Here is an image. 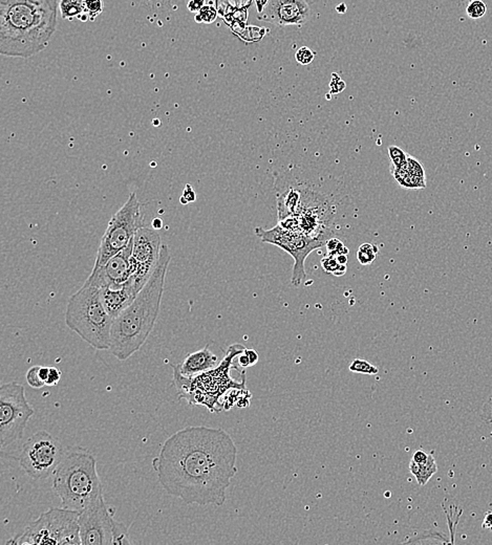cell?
<instances>
[{"instance_id": "obj_1", "label": "cell", "mask_w": 492, "mask_h": 545, "mask_svg": "<svg viewBox=\"0 0 492 545\" xmlns=\"http://www.w3.org/2000/svg\"><path fill=\"white\" fill-rule=\"evenodd\" d=\"M236 459L238 448L224 429L187 427L164 441L153 468L169 495L186 504L223 506Z\"/></svg>"}, {"instance_id": "obj_2", "label": "cell", "mask_w": 492, "mask_h": 545, "mask_svg": "<svg viewBox=\"0 0 492 545\" xmlns=\"http://www.w3.org/2000/svg\"><path fill=\"white\" fill-rule=\"evenodd\" d=\"M57 0H0V52L28 59L50 44L58 19Z\"/></svg>"}, {"instance_id": "obj_3", "label": "cell", "mask_w": 492, "mask_h": 545, "mask_svg": "<svg viewBox=\"0 0 492 545\" xmlns=\"http://www.w3.org/2000/svg\"><path fill=\"white\" fill-rule=\"evenodd\" d=\"M169 262V250L163 245L151 278L133 303L113 320L109 352L118 360L126 361L131 358L151 336L159 317Z\"/></svg>"}, {"instance_id": "obj_4", "label": "cell", "mask_w": 492, "mask_h": 545, "mask_svg": "<svg viewBox=\"0 0 492 545\" xmlns=\"http://www.w3.org/2000/svg\"><path fill=\"white\" fill-rule=\"evenodd\" d=\"M53 489L62 499V508L80 513L103 494L94 455L78 450L64 454L53 474Z\"/></svg>"}, {"instance_id": "obj_5", "label": "cell", "mask_w": 492, "mask_h": 545, "mask_svg": "<svg viewBox=\"0 0 492 545\" xmlns=\"http://www.w3.org/2000/svg\"><path fill=\"white\" fill-rule=\"evenodd\" d=\"M113 322L101 299L100 287L88 277L68 300L66 325L96 350H109Z\"/></svg>"}, {"instance_id": "obj_6", "label": "cell", "mask_w": 492, "mask_h": 545, "mask_svg": "<svg viewBox=\"0 0 492 545\" xmlns=\"http://www.w3.org/2000/svg\"><path fill=\"white\" fill-rule=\"evenodd\" d=\"M246 348L240 344L229 347L226 358L218 367L198 376L187 378L180 372L179 367L173 366V384L179 392V399H185L190 405H204L210 412L218 411L216 405L218 398L230 388L244 389L242 383L232 380L229 376L232 360L240 356Z\"/></svg>"}, {"instance_id": "obj_7", "label": "cell", "mask_w": 492, "mask_h": 545, "mask_svg": "<svg viewBox=\"0 0 492 545\" xmlns=\"http://www.w3.org/2000/svg\"><path fill=\"white\" fill-rule=\"evenodd\" d=\"M79 512L64 508H50L26 526L8 545H79Z\"/></svg>"}, {"instance_id": "obj_8", "label": "cell", "mask_w": 492, "mask_h": 545, "mask_svg": "<svg viewBox=\"0 0 492 545\" xmlns=\"http://www.w3.org/2000/svg\"><path fill=\"white\" fill-rule=\"evenodd\" d=\"M142 228L141 206L135 193L113 214L101 239L95 267H102L111 257L124 250Z\"/></svg>"}, {"instance_id": "obj_9", "label": "cell", "mask_w": 492, "mask_h": 545, "mask_svg": "<svg viewBox=\"0 0 492 545\" xmlns=\"http://www.w3.org/2000/svg\"><path fill=\"white\" fill-rule=\"evenodd\" d=\"M34 409L26 398L24 387L19 383L3 384L0 388V445L9 447L23 437Z\"/></svg>"}, {"instance_id": "obj_10", "label": "cell", "mask_w": 492, "mask_h": 545, "mask_svg": "<svg viewBox=\"0 0 492 545\" xmlns=\"http://www.w3.org/2000/svg\"><path fill=\"white\" fill-rule=\"evenodd\" d=\"M64 454L62 443L50 433L41 430L26 441L18 461L30 477L42 480L54 474Z\"/></svg>"}, {"instance_id": "obj_11", "label": "cell", "mask_w": 492, "mask_h": 545, "mask_svg": "<svg viewBox=\"0 0 492 545\" xmlns=\"http://www.w3.org/2000/svg\"><path fill=\"white\" fill-rule=\"evenodd\" d=\"M256 234L261 237L263 242L279 247L294 258L292 283L295 287H299L305 277V258L309 256L310 253L317 250L325 244V241L308 236L301 231L287 230L279 224L271 230L257 228Z\"/></svg>"}, {"instance_id": "obj_12", "label": "cell", "mask_w": 492, "mask_h": 545, "mask_svg": "<svg viewBox=\"0 0 492 545\" xmlns=\"http://www.w3.org/2000/svg\"><path fill=\"white\" fill-rule=\"evenodd\" d=\"M162 246L161 236L155 229L142 227L135 235L131 254L133 274L129 283L138 293L153 275L159 261Z\"/></svg>"}, {"instance_id": "obj_13", "label": "cell", "mask_w": 492, "mask_h": 545, "mask_svg": "<svg viewBox=\"0 0 492 545\" xmlns=\"http://www.w3.org/2000/svg\"><path fill=\"white\" fill-rule=\"evenodd\" d=\"M81 544H113L115 520L109 513L103 494L79 513Z\"/></svg>"}, {"instance_id": "obj_14", "label": "cell", "mask_w": 492, "mask_h": 545, "mask_svg": "<svg viewBox=\"0 0 492 545\" xmlns=\"http://www.w3.org/2000/svg\"><path fill=\"white\" fill-rule=\"evenodd\" d=\"M133 239L131 244L118 254L111 257L102 267L93 269L90 278L94 280L99 287L120 289L124 287L133 274L131 265Z\"/></svg>"}, {"instance_id": "obj_15", "label": "cell", "mask_w": 492, "mask_h": 545, "mask_svg": "<svg viewBox=\"0 0 492 545\" xmlns=\"http://www.w3.org/2000/svg\"><path fill=\"white\" fill-rule=\"evenodd\" d=\"M311 16L307 0H269L258 20L278 26H303Z\"/></svg>"}, {"instance_id": "obj_16", "label": "cell", "mask_w": 492, "mask_h": 545, "mask_svg": "<svg viewBox=\"0 0 492 545\" xmlns=\"http://www.w3.org/2000/svg\"><path fill=\"white\" fill-rule=\"evenodd\" d=\"M138 291L129 283L120 289L101 287L100 295L107 313L113 320L133 303Z\"/></svg>"}, {"instance_id": "obj_17", "label": "cell", "mask_w": 492, "mask_h": 545, "mask_svg": "<svg viewBox=\"0 0 492 545\" xmlns=\"http://www.w3.org/2000/svg\"><path fill=\"white\" fill-rule=\"evenodd\" d=\"M220 365L218 356L209 350V345H206L202 350L190 354L182 364H179L180 372L184 376L192 378L202 372L214 370Z\"/></svg>"}, {"instance_id": "obj_18", "label": "cell", "mask_w": 492, "mask_h": 545, "mask_svg": "<svg viewBox=\"0 0 492 545\" xmlns=\"http://www.w3.org/2000/svg\"><path fill=\"white\" fill-rule=\"evenodd\" d=\"M303 200V190L299 188H289L277 198L278 220H285L296 216Z\"/></svg>"}, {"instance_id": "obj_19", "label": "cell", "mask_w": 492, "mask_h": 545, "mask_svg": "<svg viewBox=\"0 0 492 545\" xmlns=\"http://www.w3.org/2000/svg\"><path fill=\"white\" fill-rule=\"evenodd\" d=\"M390 172L397 184L404 189L418 190L426 188V178L414 175L405 168H397L392 165Z\"/></svg>"}, {"instance_id": "obj_20", "label": "cell", "mask_w": 492, "mask_h": 545, "mask_svg": "<svg viewBox=\"0 0 492 545\" xmlns=\"http://www.w3.org/2000/svg\"><path fill=\"white\" fill-rule=\"evenodd\" d=\"M410 473L416 477L419 486L423 487L438 472V466H437L436 459L430 453L428 459L424 463H416L412 459L410 463Z\"/></svg>"}, {"instance_id": "obj_21", "label": "cell", "mask_w": 492, "mask_h": 545, "mask_svg": "<svg viewBox=\"0 0 492 545\" xmlns=\"http://www.w3.org/2000/svg\"><path fill=\"white\" fill-rule=\"evenodd\" d=\"M59 9L64 19H80L81 21L88 20L85 9V0H62Z\"/></svg>"}, {"instance_id": "obj_22", "label": "cell", "mask_w": 492, "mask_h": 545, "mask_svg": "<svg viewBox=\"0 0 492 545\" xmlns=\"http://www.w3.org/2000/svg\"><path fill=\"white\" fill-rule=\"evenodd\" d=\"M379 253V248L374 244H362L357 251V259L360 265H368L374 262Z\"/></svg>"}, {"instance_id": "obj_23", "label": "cell", "mask_w": 492, "mask_h": 545, "mask_svg": "<svg viewBox=\"0 0 492 545\" xmlns=\"http://www.w3.org/2000/svg\"><path fill=\"white\" fill-rule=\"evenodd\" d=\"M350 370L355 374H370V376L378 374L379 372V370L376 366L372 365L368 361L362 360V358L354 360L350 365Z\"/></svg>"}, {"instance_id": "obj_24", "label": "cell", "mask_w": 492, "mask_h": 545, "mask_svg": "<svg viewBox=\"0 0 492 545\" xmlns=\"http://www.w3.org/2000/svg\"><path fill=\"white\" fill-rule=\"evenodd\" d=\"M218 18V10L214 6H204L198 13H196V22L198 23L211 24Z\"/></svg>"}, {"instance_id": "obj_25", "label": "cell", "mask_w": 492, "mask_h": 545, "mask_svg": "<svg viewBox=\"0 0 492 545\" xmlns=\"http://www.w3.org/2000/svg\"><path fill=\"white\" fill-rule=\"evenodd\" d=\"M388 157L392 161V165L394 167L402 168L404 167L406 161H408V155L403 151L398 146H390L388 148Z\"/></svg>"}, {"instance_id": "obj_26", "label": "cell", "mask_w": 492, "mask_h": 545, "mask_svg": "<svg viewBox=\"0 0 492 545\" xmlns=\"http://www.w3.org/2000/svg\"><path fill=\"white\" fill-rule=\"evenodd\" d=\"M486 12H487V7L482 0H473L467 6L466 14L471 19H480L485 15Z\"/></svg>"}, {"instance_id": "obj_27", "label": "cell", "mask_w": 492, "mask_h": 545, "mask_svg": "<svg viewBox=\"0 0 492 545\" xmlns=\"http://www.w3.org/2000/svg\"><path fill=\"white\" fill-rule=\"evenodd\" d=\"M103 0H85V9L88 20H95L103 12Z\"/></svg>"}, {"instance_id": "obj_28", "label": "cell", "mask_w": 492, "mask_h": 545, "mask_svg": "<svg viewBox=\"0 0 492 545\" xmlns=\"http://www.w3.org/2000/svg\"><path fill=\"white\" fill-rule=\"evenodd\" d=\"M325 247H327L329 254L349 255V249L344 246L343 242H342L340 239L335 238V237L328 239V240L325 241Z\"/></svg>"}, {"instance_id": "obj_29", "label": "cell", "mask_w": 492, "mask_h": 545, "mask_svg": "<svg viewBox=\"0 0 492 545\" xmlns=\"http://www.w3.org/2000/svg\"><path fill=\"white\" fill-rule=\"evenodd\" d=\"M40 366H34L26 372V381L32 388L40 389L46 386V383L41 380L39 374Z\"/></svg>"}, {"instance_id": "obj_30", "label": "cell", "mask_w": 492, "mask_h": 545, "mask_svg": "<svg viewBox=\"0 0 492 545\" xmlns=\"http://www.w3.org/2000/svg\"><path fill=\"white\" fill-rule=\"evenodd\" d=\"M314 58H315V52H313L308 46H301L295 54L296 61L301 66H309L313 62Z\"/></svg>"}, {"instance_id": "obj_31", "label": "cell", "mask_w": 492, "mask_h": 545, "mask_svg": "<svg viewBox=\"0 0 492 545\" xmlns=\"http://www.w3.org/2000/svg\"><path fill=\"white\" fill-rule=\"evenodd\" d=\"M402 168H405L414 175L425 178V171L422 164L416 157H412V155H408V161H406L404 167Z\"/></svg>"}, {"instance_id": "obj_32", "label": "cell", "mask_w": 492, "mask_h": 545, "mask_svg": "<svg viewBox=\"0 0 492 545\" xmlns=\"http://www.w3.org/2000/svg\"><path fill=\"white\" fill-rule=\"evenodd\" d=\"M338 265H339V263H338L337 258H336V255L329 254L321 259V267H323V271L328 274L333 275Z\"/></svg>"}, {"instance_id": "obj_33", "label": "cell", "mask_w": 492, "mask_h": 545, "mask_svg": "<svg viewBox=\"0 0 492 545\" xmlns=\"http://www.w3.org/2000/svg\"><path fill=\"white\" fill-rule=\"evenodd\" d=\"M62 370L56 367H50L48 380L46 382V386H55V385L58 384L59 381L62 380Z\"/></svg>"}, {"instance_id": "obj_34", "label": "cell", "mask_w": 492, "mask_h": 545, "mask_svg": "<svg viewBox=\"0 0 492 545\" xmlns=\"http://www.w3.org/2000/svg\"><path fill=\"white\" fill-rule=\"evenodd\" d=\"M196 192H194V190L192 189L191 185H190V184H187L185 189H184L183 195H182L181 198L182 204H189V202H196Z\"/></svg>"}, {"instance_id": "obj_35", "label": "cell", "mask_w": 492, "mask_h": 545, "mask_svg": "<svg viewBox=\"0 0 492 545\" xmlns=\"http://www.w3.org/2000/svg\"><path fill=\"white\" fill-rule=\"evenodd\" d=\"M482 419L486 423H492V396L484 405Z\"/></svg>"}, {"instance_id": "obj_36", "label": "cell", "mask_w": 492, "mask_h": 545, "mask_svg": "<svg viewBox=\"0 0 492 545\" xmlns=\"http://www.w3.org/2000/svg\"><path fill=\"white\" fill-rule=\"evenodd\" d=\"M204 6H205V0H189L187 7L191 13H198Z\"/></svg>"}, {"instance_id": "obj_37", "label": "cell", "mask_w": 492, "mask_h": 545, "mask_svg": "<svg viewBox=\"0 0 492 545\" xmlns=\"http://www.w3.org/2000/svg\"><path fill=\"white\" fill-rule=\"evenodd\" d=\"M429 455H430V453H427V452L423 451V450H418V451L415 452L412 459L416 461V463H424V461L428 459Z\"/></svg>"}, {"instance_id": "obj_38", "label": "cell", "mask_w": 492, "mask_h": 545, "mask_svg": "<svg viewBox=\"0 0 492 545\" xmlns=\"http://www.w3.org/2000/svg\"><path fill=\"white\" fill-rule=\"evenodd\" d=\"M245 350L244 352H242V354H240V356H238V364H240V366L242 368L250 367L251 366L250 360H249L248 356H247L246 352H245Z\"/></svg>"}, {"instance_id": "obj_39", "label": "cell", "mask_w": 492, "mask_h": 545, "mask_svg": "<svg viewBox=\"0 0 492 545\" xmlns=\"http://www.w3.org/2000/svg\"><path fill=\"white\" fill-rule=\"evenodd\" d=\"M246 352L247 356H248L249 360L251 362V366L255 365L257 362H258V354L255 352L254 350H245Z\"/></svg>"}, {"instance_id": "obj_40", "label": "cell", "mask_w": 492, "mask_h": 545, "mask_svg": "<svg viewBox=\"0 0 492 545\" xmlns=\"http://www.w3.org/2000/svg\"><path fill=\"white\" fill-rule=\"evenodd\" d=\"M483 528L485 530H492V512L489 510V512L486 514L485 518H484L483 522Z\"/></svg>"}, {"instance_id": "obj_41", "label": "cell", "mask_w": 492, "mask_h": 545, "mask_svg": "<svg viewBox=\"0 0 492 545\" xmlns=\"http://www.w3.org/2000/svg\"><path fill=\"white\" fill-rule=\"evenodd\" d=\"M346 269H348V267H346V265H338L337 269H336V271H334V274L333 275H334V276H336V277L343 276V275L346 274Z\"/></svg>"}, {"instance_id": "obj_42", "label": "cell", "mask_w": 492, "mask_h": 545, "mask_svg": "<svg viewBox=\"0 0 492 545\" xmlns=\"http://www.w3.org/2000/svg\"><path fill=\"white\" fill-rule=\"evenodd\" d=\"M268 3L269 0H255V5H256L257 11H258L259 14L264 11L265 7Z\"/></svg>"}, {"instance_id": "obj_43", "label": "cell", "mask_w": 492, "mask_h": 545, "mask_svg": "<svg viewBox=\"0 0 492 545\" xmlns=\"http://www.w3.org/2000/svg\"><path fill=\"white\" fill-rule=\"evenodd\" d=\"M48 372H50V367H41V366H40V378H41V380L44 381V383L48 380Z\"/></svg>"}, {"instance_id": "obj_44", "label": "cell", "mask_w": 492, "mask_h": 545, "mask_svg": "<svg viewBox=\"0 0 492 545\" xmlns=\"http://www.w3.org/2000/svg\"><path fill=\"white\" fill-rule=\"evenodd\" d=\"M336 258H337V261L339 265H348V255H336Z\"/></svg>"}, {"instance_id": "obj_45", "label": "cell", "mask_w": 492, "mask_h": 545, "mask_svg": "<svg viewBox=\"0 0 492 545\" xmlns=\"http://www.w3.org/2000/svg\"><path fill=\"white\" fill-rule=\"evenodd\" d=\"M162 226H163V222H162V220H160V218H155V220H153V229H155V230H159V229L162 228Z\"/></svg>"}, {"instance_id": "obj_46", "label": "cell", "mask_w": 492, "mask_h": 545, "mask_svg": "<svg viewBox=\"0 0 492 545\" xmlns=\"http://www.w3.org/2000/svg\"><path fill=\"white\" fill-rule=\"evenodd\" d=\"M336 10H337V12H339V13H344V12H346V5H344V3H341V5L337 6Z\"/></svg>"}]
</instances>
